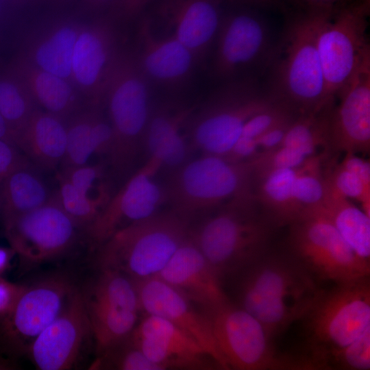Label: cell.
Wrapping results in <instances>:
<instances>
[{"label":"cell","mask_w":370,"mask_h":370,"mask_svg":"<svg viewBox=\"0 0 370 370\" xmlns=\"http://www.w3.org/2000/svg\"><path fill=\"white\" fill-rule=\"evenodd\" d=\"M67 141L66 119L39 108L16 134L14 144L41 171L61 164Z\"/></svg>","instance_id":"obj_25"},{"label":"cell","mask_w":370,"mask_h":370,"mask_svg":"<svg viewBox=\"0 0 370 370\" xmlns=\"http://www.w3.org/2000/svg\"><path fill=\"white\" fill-rule=\"evenodd\" d=\"M3 223L10 247L27 264L63 254L73 245L79 228L62 208L55 191L42 206Z\"/></svg>","instance_id":"obj_14"},{"label":"cell","mask_w":370,"mask_h":370,"mask_svg":"<svg viewBox=\"0 0 370 370\" xmlns=\"http://www.w3.org/2000/svg\"><path fill=\"white\" fill-rule=\"evenodd\" d=\"M288 226L284 250L317 281L336 284L369 277L370 264L357 257L319 208Z\"/></svg>","instance_id":"obj_11"},{"label":"cell","mask_w":370,"mask_h":370,"mask_svg":"<svg viewBox=\"0 0 370 370\" xmlns=\"http://www.w3.org/2000/svg\"><path fill=\"white\" fill-rule=\"evenodd\" d=\"M76 288L56 274L27 286L12 310L0 319V355H26L37 336L61 313Z\"/></svg>","instance_id":"obj_13"},{"label":"cell","mask_w":370,"mask_h":370,"mask_svg":"<svg viewBox=\"0 0 370 370\" xmlns=\"http://www.w3.org/2000/svg\"><path fill=\"white\" fill-rule=\"evenodd\" d=\"M41 170L25 156L0 183L2 221L27 212L47 203L51 191Z\"/></svg>","instance_id":"obj_29"},{"label":"cell","mask_w":370,"mask_h":370,"mask_svg":"<svg viewBox=\"0 0 370 370\" xmlns=\"http://www.w3.org/2000/svg\"><path fill=\"white\" fill-rule=\"evenodd\" d=\"M151 83L134 51L121 49L108 80L103 106L112 130L107 158L110 175L124 183L134 172L152 107Z\"/></svg>","instance_id":"obj_4"},{"label":"cell","mask_w":370,"mask_h":370,"mask_svg":"<svg viewBox=\"0 0 370 370\" xmlns=\"http://www.w3.org/2000/svg\"><path fill=\"white\" fill-rule=\"evenodd\" d=\"M222 0H159L156 14L163 33L186 46L198 64L214 45L223 16Z\"/></svg>","instance_id":"obj_23"},{"label":"cell","mask_w":370,"mask_h":370,"mask_svg":"<svg viewBox=\"0 0 370 370\" xmlns=\"http://www.w3.org/2000/svg\"><path fill=\"white\" fill-rule=\"evenodd\" d=\"M26 287L0 276V319L10 313Z\"/></svg>","instance_id":"obj_42"},{"label":"cell","mask_w":370,"mask_h":370,"mask_svg":"<svg viewBox=\"0 0 370 370\" xmlns=\"http://www.w3.org/2000/svg\"><path fill=\"white\" fill-rule=\"evenodd\" d=\"M116 0H85L84 3L86 8L92 10H97L112 3Z\"/></svg>","instance_id":"obj_52"},{"label":"cell","mask_w":370,"mask_h":370,"mask_svg":"<svg viewBox=\"0 0 370 370\" xmlns=\"http://www.w3.org/2000/svg\"><path fill=\"white\" fill-rule=\"evenodd\" d=\"M66 131L62 169L88 164L92 154H108L112 130L103 106H86L68 118Z\"/></svg>","instance_id":"obj_26"},{"label":"cell","mask_w":370,"mask_h":370,"mask_svg":"<svg viewBox=\"0 0 370 370\" xmlns=\"http://www.w3.org/2000/svg\"><path fill=\"white\" fill-rule=\"evenodd\" d=\"M156 278L171 286L203 311L230 300L223 282L190 235Z\"/></svg>","instance_id":"obj_24"},{"label":"cell","mask_w":370,"mask_h":370,"mask_svg":"<svg viewBox=\"0 0 370 370\" xmlns=\"http://www.w3.org/2000/svg\"><path fill=\"white\" fill-rule=\"evenodd\" d=\"M205 312L218 348L230 369L314 370L306 354L280 353L254 316L229 300Z\"/></svg>","instance_id":"obj_10"},{"label":"cell","mask_w":370,"mask_h":370,"mask_svg":"<svg viewBox=\"0 0 370 370\" xmlns=\"http://www.w3.org/2000/svg\"><path fill=\"white\" fill-rule=\"evenodd\" d=\"M82 27L71 20L54 22L34 34L21 58L38 69L71 82L73 50Z\"/></svg>","instance_id":"obj_28"},{"label":"cell","mask_w":370,"mask_h":370,"mask_svg":"<svg viewBox=\"0 0 370 370\" xmlns=\"http://www.w3.org/2000/svg\"><path fill=\"white\" fill-rule=\"evenodd\" d=\"M89 334L86 296L76 288L61 313L32 343L26 356L40 370L69 369Z\"/></svg>","instance_id":"obj_17"},{"label":"cell","mask_w":370,"mask_h":370,"mask_svg":"<svg viewBox=\"0 0 370 370\" xmlns=\"http://www.w3.org/2000/svg\"><path fill=\"white\" fill-rule=\"evenodd\" d=\"M164 186L169 208L193 223L232 200L254 195L253 161L201 154L169 173Z\"/></svg>","instance_id":"obj_5"},{"label":"cell","mask_w":370,"mask_h":370,"mask_svg":"<svg viewBox=\"0 0 370 370\" xmlns=\"http://www.w3.org/2000/svg\"><path fill=\"white\" fill-rule=\"evenodd\" d=\"M130 336L162 370L221 369L191 336L160 317L145 313Z\"/></svg>","instance_id":"obj_19"},{"label":"cell","mask_w":370,"mask_h":370,"mask_svg":"<svg viewBox=\"0 0 370 370\" xmlns=\"http://www.w3.org/2000/svg\"><path fill=\"white\" fill-rule=\"evenodd\" d=\"M1 1H0V16H1Z\"/></svg>","instance_id":"obj_53"},{"label":"cell","mask_w":370,"mask_h":370,"mask_svg":"<svg viewBox=\"0 0 370 370\" xmlns=\"http://www.w3.org/2000/svg\"><path fill=\"white\" fill-rule=\"evenodd\" d=\"M58 180L59 188L55 190V194L60 206L79 227L86 228L108 202L87 196L60 173Z\"/></svg>","instance_id":"obj_36"},{"label":"cell","mask_w":370,"mask_h":370,"mask_svg":"<svg viewBox=\"0 0 370 370\" xmlns=\"http://www.w3.org/2000/svg\"><path fill=\"white\" fill-rule=\"evenodd\" d=\"M197 106L186 127L193 151L225 157L241 136L245 123L277 98L257 75L219 83Z\"/></svg>","instance_id":"obj_7"},{"label":"cell","mask_w":370,"mask_h":370,"mask_svg":"<svg viewBox=\"0 0 370 370\" xmlns=\"http://www.w3.org/2000/svg\"><path fill=\"white\" fill-rule=\"evenodd\" d=\"M191 223L170 208L160 210L110 236L99 246L97 265L133 280L154 278L187 239Z\"/></svg>","instance_id":"obj_6"},{"label":"cell","mask_w":370,"mask_h":370,"mask_svg":"<svg viewBox=\"0 0 370 370\" xmlns=\"http://www.w3.org/2000/svg\"><path fill=\"white\" fill-rule=\"evenodd\" d=\"M11 69L42 110L67 119L88 106L71 82L38 69L21 57Z\"/></svg>","instance_id":"obj_27"},{"label":"cell","mask_w":370,"mask_h":370,"mask_svg":"<svg viewBox=\"0 0 370 370\" xmlns=\"http://www.w3.org/2000/svg\"><path fill=\"white\" fill-rule=\"evenodd\" d=\"M136 60L151 84L171 92L190 82L198 62L192 52L170 34H158L152 19L140 21L136 32Z\"/></svg>","instance_id":"obj_18"},{"label":"cell","mask_w":370,"mask_h":370,"mask_svg":"<svg viewBox=\"0 0 370 370\" xmlns=\"http://www.w3.org/2000/svg\"><path fill=\"white\" fill-rule=\"evenodd\" d=\"M197 106L175 97L153 103L143 136V153L147 159L158 161L160 170L171 173L192 158L194 151L186 127Z\"/></svg>","instance_id":"obj_21"},{"label":"cell","mask_w":370,"mask_h":370,"mask_svg":"<svg viewBox=\"0 0 370 370\" xmlns=\"http://www.w3.org/2000/svg\"><path fill=\"white\" fill-rule=\"evenodd\" d=\"M88 301L128 310L141 312L140 301L134 281L114 270H101L94 283Z\"/></svg>","instance_id":"obj_34"},{"label":"cell","mask_w":370,"mask_h":370,"mask_svg":"<svg viewBox=\"0 0 370 370\" xmlns=\"http://www.w3.org/2000/svg\"><path fill=\"white\" fill-rule=\"evenodd\" d=\"M151 0H116L113 3L112 17L130 21L140 15Z\"/></svg>","instance_id":"obj_46"},{"label":"cell","mask_w":370,"mask_h":370,"mask_svg":"<svg viewBox=\"0 0 370 370\" xmlns=\"http://www.w3.org/2000/svg\"><path fill=\"white\" fill-rule=\"evenodd\" d=\"M24 156L16 146L0 139V183Z\"/></svg>","instance_id":"obj_45"},{"label":"cell","mask_w":370,"mask_h":370,"mask_svg":"<svg viewBox=\"0 0 370 370\" xmlns=\"http://www.w3.org/2000/svg\"><path fill=\"white\" fill-rule=\"evenodd\" d=\"M38 109L20 78L10 68L0 71V112L14 137Z\"/></svg>","instance_id":"obj_33"},{"label":"cell","mask_w":370,"mask_h":370,"mask_svg":"<svg viewBox=\"0 0 370 370\" xmlns=\"http://www.w3.org/2000/svg\"><path fill=\"white\" fill-rule=\"evenodd\" d=\"M370 0H353L333 13L313 14L327 97L334 102L370 60L367 29Z\"/></svg>","instance_id":"obj_8"},{"label":"cell","mask_w":370,"mask_h":370,"mask_svg":"<svg viewBox=\"0 0 370 370\" xmlns=\"http://www.w3.org/2000/svg\"><path fill=\"white\" fill-rule=\"evenodd\" d=\"M265 73L269 91L297 114L334 103L327 97L313 14L299 10L287 18Z\"/></svg>","instance_id":"obj_3"},{"label":"cell","mask_w":370,"mask_h":370,"mask_svg":"<svg viewBox=\"0 0 370 370\" xmlns=\"http://www.w3.org/2000/svg\"><path fill=\"white\" fill-rule=\"evenodd\" d=\"M328 118V147L334 152L368 153L370 147V60L338 96Z\"/></svg>","instance_id":"obj_22"},{"label":"cell","mask_w":370,"mask_h":370,"mask_svg":"<svg viewBox=\"0 0 370 370\" xmlns=\"http://www.w3.org/2000/svg\"><path fill=\"white\" fill-rule=\"evenodd\" d=\"M311 157L306 156L296 149L286 146L261 151L256 158L252 160L255 177L273 170L298 168Z\"/></svg>","instance_id":"obj_40"},{"label":"cell","mask_w":370,"mask_h":370,"mask_svg":"<svg viewBox=\"0 0 370 370\" xmlns=\"http://www.w3.org/2000/svg\"><path fill=\"white\" fill-rule=\"evenodd\" d=\"M275 229L254 194L232 200L193 221L189 235L223 283L271 249Z\"/></svg>","instance_id":"obj_2"},{"label":"cell","mask_w":370,"mask_h":370,"mask_svg":"<svg viewBox=\"0 0 370 370\" xmlns=\"http://www.w3.org/2000/svg\"><path fill=\"white\" fill-rule=\"evenodd\" d=\"M260 151L255 138L240 136L225 158L233 162L250 161Z\"/></svg>","instance_id":"obj_44"},{"label":"cell","mask_w":370,"mask_h":370,"mask_svg":"<svg viewBox=\"0 0 370 370\" xmlns=\"http://www.w3.org/2000/svg\"><path fill=\"white\" fill-rule=\"evenodd\" d=\"M94 367L118 370H162L143 354L130 335L99 354Z\"/></svg>","instance_id":"obj_38"},{"label":"cell","mask_w":370,"mask_h":370,"mask_svg":"<svg viewBox=\"0 0 370 370\" xmlns=\"http://www.w3.org/2000/svg\"><path fill=\"white\" fill-rule=\"evenodd\" d=\"M353 0H293L299 11L310 14L333 13Z\"/></svg>","instance_id":"obj_47"},{"label":"cell","mask_w":370,"mask_h":370,"mask_svg":"<svg viewBox=\"0 0 370 370\" xmlns=\"http://www.w3.org/2000/svg\"><path fill=\"white\" fill-rule=\"evenodd\" d=\"M112 16L82 25L72 59L71 82L85 102L103 106L108 80L121 51Z\"/></svg>","instance_id":"obj_16"},{"label":"cell","mask_w":370,"mask_h":370,"mask_svg":"<svg viewBox=\"0 0 370 370\" xmlns=\"http://www.w3.org/2000/svg\"><path fill=\"white\" fill-rule=\"evenodd\" d=\"M134 281L141 311L171 321L191 336L221 369H230L205 312L198 310L193 303L158 278Z\"/></svg>","instance_id":"obj_20"},{"label":"cell","mask_w":370,"mask_h":370,"mask_svg":"<svg viewBox=\"0 0 370 370\" xmlns=\"http://www.w3.org/2000/svg\"><path fill=\"white\" fill-rule=\"evenodd\" d=\"M317 363L320 369L369 370L370 328L351 343L325 352Z\"/></svg>","instance_id":"obj_37"},{"label":"cell","mask_w":370,"mask_h":370,"mask_svg":"<svg viewBox=\"0 0 370 370\" xmlns=\"http://www.w3.org/2000/svg\"><path fill=\"white\" fill-rule=\"evenodd\" d=\"M297 115H293L280 122L256 138L260 150L269 151L280 146L289 126Z\"/></svg>","instance_id":"obj_43"},{"label":"cell","mask_w":370,"mask_h":370,"mask_svg":"<svg viewBox=\"0 0 370 370\" xmlns=\"http://www.w3.org/2000/svg\"><path fill=\"white\" fill-rule=\"evenodd\" d=\"M232 280L236 304L259 321L272 341L301 321L322 291L284 250L271 249Z\"/></svg>","instance_id":"obj_1"},{"label":"cell","mask_w":370,"mask_h":370,"mask_svg":"<svg viewBox=\"0 0 370 370\" xmlns=\"http://www.w3.org/2000/svg\"><path fill=\"white\" fill-rule=\"evenodd\" d=\"M103 164H84L77 166L62 169L60 174L69 181L76 188L94 199L108 202V200L96 199L92 195L95 188L99 190H110V186L106 183H99L105 174Z\"/></svg>","instance_id":"obj_41"},{"label":"cell","mask_w":370,"mask_h":370,"mask_svg":"<svg viewBox=\"0 0 370 370\" xmlns=\"http://www.w3.org/2000/svg\"><path fill=\"white\" fill-rule=\"evenodd\" d=\"M248 5L268 7L275 5L280 0H231Z\"/></svg>","instance_id":"obj_51"},{"label":"cell","mask_w":370,"mask_h":370,"mask_svg":"<svg viewBox=\"0 0 370 370\" xmlns=\"http://www.w3.org/2000/svg\"><path fill=\"white\" fill-rule=\"evenodd\" d=\"M343 168L358 175L370 186V163L369 160L358 157L356 153H347L339 163Z\"/></svg>","instance_id":"obj_48"},{"label":"cell","mask_w":370,"mask_h":370,"mask_svg":"<svg viewBox=\"0 0 370 370\" xmlns=\"http://www.w3.org/2000/svg\"><path fill=\"white\" fill-rule=\"evenodd\" d=\"M323 159V154H316L297 169L293 186L297 218L305 212L321 207L326 198L328 186L321 166Z\"/></svg>","instance_id":"obj_35"},{"label":"cell","mask_w":370,"mask_h":370,"mask_svg":"<svg viewBox=\"0 0 370 370\" xmlns=\"http://www.w3.org/2000/svg\"><path fill=\"white\" fill-rule=\"evenodd\" d=\"M0 139L15 145L13 134L0 112ZM16 146V145H15Z\"/></svg>","instance_id":"obj_50"},{"label":"cell","mask_w":370,"mask_h":370,"mask_svg":"<svg viewBox=\"0 0 370 370\" xmlns=\"http://www.w3.org/2000/svg\"><path fill=\"white\" fill-rule=\"evenodd\" d=\"M160 169L158 161L147 159L110 197L86 227L93 245L99 247L119 230L155 214L166 204L164 186L155 180Z\"/></svg>","instance_id":"obj_15"},{"label":"cell","mask_w":370,"mask_h":370,"mask_svg":"<svg viewBox=\"0 0 370 370\" xmlns=\"http://www.w3.org/2000/svg\"><path fill=\"white\" fill-rule=\"evenodd\" d=\"M86 301L98 354L127 337L137 324L139 312Z\"/></svg>","instance_id":"obj_32"},{"label":"cell","mask_w":370,"mask_h":370,"mask_svg":"<svg viewBox=\"0 0 370 370\" xmlns=\"http://www.w3.org/2000/svg\"><path fill=\"white\" fill-rule=\"evenodd\" d=\"M327 186L326 198L319 208L357 257L370 264V217Z\"/></svg>","instance_id":"obj_30"},{"label":"cell","mask_w":370,"mask_h":370,"mask_svg":"<svg viewBox=\"0 0 370 370\" xmlns=\"http://www.w3.org/2000/svg\"><path fill=\"white\" fill-rule=\"evenodd\" d=\"M275 42L267 21L251 10L223 14L210 75L219 83L265 73ZM258 76V75H257Z\"/></svg>","instance_id":"obj_12"},{"label":"cell","mask_w":370,"mask_h":370,"mask_svg":"<svg viewBox=\"0 0 370 370\" xmlns=\"http://www.w3.org/2000/svg\"><path fill=\"white\" fill-rule=\"evenodd\" d=\"M328 186L338 195L361 203L362 210L370 217V186L354 173L343 168L340 164L331 171L323 172Z\"/></svg>","instance_id":"obj_39"},{"label":"cell","mask_w":370,"mask_h":370,"mask_svg":"<svg viewBox=\"0 0 370 370\" xmlns=\"http://www.w3.org/2000/svg\"><path fill=\"white\" fill-rule=\"evenodd\" d=\"M297 169L273 170L255 177L256 199L276 228L288 225L297 219L293 197Z\"/></svg>","instance_id":"obj_31"},{"label":"cell","mask_w":370,"mask_h":370,"mask_svg":"<svg viewBox=\"0 0 370 370\" xmlns=\"http://www.w3.org/2000/svg\"><path fill=\"white\" fill-rule=\"evenodd\" d=\"M307 355L318 369V359L330 349L345 346L370 328L369 277L322 289L301 319Z\"/></svg>","instance_id":"obj_9"},{"label":"cell","mask_w":370,"mask_h":370,"mask_svg":"<svg viewBox=\"0 0 370 370\" xmlns=\"http://www.w3.org/2000/svg\"><path fill=\"white\" fill-rule=\"evenodd\" d=\"M14 251L10 248L0 247V276L8 269Z\"/></svg>","instance_id":"obj_49"}]
</instances>
